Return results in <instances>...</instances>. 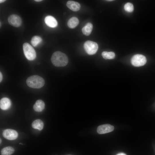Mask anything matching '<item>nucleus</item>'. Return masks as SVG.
Here are the masks:
<instances>
[{"label": "nucleus", "mask_w": 155, "mask_h": 155, "mask_svg": "<svg viewBox=\"0 0 155 155\" xmlns=\"http://www.w3.org/2000/svg\"><path fill=\"white\" fill-rule=\"evenodd\" d=\"M51 60L53 64L55 66L58 67L65 66L68 62L67 56L59 51H56L53 54Z\"/></svg>", "instance_id": "f257e3e1"}, {"label": "nucleus", "mask_w": 155, "mask_h": 155, "mask_svg": "<svg viewBox=\"0 0 155 155\" xmlns=\"http://www.w3.org/2000/svg\"><path fill=\"white\" fill-rule=\"evenodd\" d=\"M26 82L27 85L30 87L38 89L44 86L45 81L41 77L37 75H33L28 78Z\"/></svg>", "instance_id": "f03ea898"}, {"label": "nucleus", "mask_w": 155, "mask_h": 155, "mask_svg": "<svg viewBox=\"0 0 155 155\" xmlns=\"http://www.w3.org/2000/svg\"><path fill=\"white\" fill-rule=\"evenodd\" d=\"M24 55L28 60L32 61L36 57V53L34 48L29 43L26 42L23 45Z\"/></svg>", "instance_id": "7ed1b4c3"}, {"label": "nucleus", "mask_w": 155, "mask_h": 155, "mask_svg": "<svg viewBox=\"0 0 155 155\" xmlns=\"http://www.w3.org/2000/svg\"><path fill=\"white\" fill-rule=\"evenodd\" d=\"M84 48L88 55H91L96 53L98 49V45L95 42L88 40L84 43Z\"/></svg>", "instance_id": "20e7f679"}, {"label": "nucleus", "mask_w": 155, "mask_h": 155, "mask_svg": "<svg viewBox=\"0 0 155 155\" xmlns=\"http://www.w3.org/2000/svg\"><path fill=\"white\" fill-rule=\"evenodd\" d=\"M146 61L145 57L141 54L135 55L132 57L131 59L132 64L135 67L144 65L146 63Z\"/></svg>", "instance_id": "39448f33"}, {"label": "nucleus", "mask_w": 155, "mask_h": 155, "mask_svg": "<svg viewBox=\"0 0 155 155\" xmlns=\"http://www.w3.org/2000/svg\"><path fill=\"white\" fill-rule=\"evenodd\" d=\"M3 137L9 140H13L18 137V134L15 130L11 129H7L4 130L3 132Z\"/></svg>", "instance_id": "423d86ee"}, {"label": "nucleus", "mask_w": 155, "mask_h": 155, "mask_svg": "<svg viewBox=\"0 0 155 155\" xmlns=\"http://www.w3.org/2000/svg\"><path fill=\"white\" fill-rule=\"evenodd\" d=\"M8 21L11 25L15 27H19L22 24V20L20 17L16 14L10 15L8 18Z\"/></svg>", "instance_id": "0eeeda50"}, {"label": "nucleus", "mask_w": 155, "mask_h": 155, "mask_svg": "<svg viewBox=\"0 0 155 155\" xmlns=\"http://www.w3.org/2000/svg\"><path fill=\"white\" fill-rule=\"evenodd\" d=\"M114 128L113 126L109 124L102 125L98 127L97 132L100 134H104L113 131Z\"/></svg>", "instance_id": "6e6552de"}, {"label": "nucleus", "mask_w": 155, "mask_h": 155, "mask_svg": "<svg viewBox=\"0 0 155 155\" xmlns=\"http://www.w3.org/2000/svg\"><path fill=\"white\" fill-rule=\"evenodd\" d=\"M44 22L48 26L51 28L55 27L58 24L56 19L51 16H46L44 19Z\"/></svg>", "instance_id": "1a4fd4ad"}, {"label": "nucleus", "mask_w": 155, "mask_h": 155, "mask_svg": "<svg viewBox=\"0 0 155 155\" xmlns=\"http://www.w3.org/2000/svg\"><path fill=\"white\" fill-rule=\"evenodd\" d=\"M66 5L69 9L74 11H78L80 7V5L79 3L73 1H68Z\"/></svg>", "instance_id": "9d476101"}, {"label": "nucleus", "mask_w": 155, "mask_h": 155, "mask_svg": "<svg viewBox=\"0 0 155 155\" xmlns=\"http://www.w3.org/2000/svg\"><path fill=\"white\" fill-rule=\"evenodd\" d=\"M11 105L10 100L7 98H3L0 101V108L3 110H7L8 109Z\"/></svg>", "instance_id": "9b49d317"}, {"label": "nucleus", "mask_w": 155, "mask_h": 155, "mask_svg": "<svg viewBox=\"0 0 155 155\" xmlns=\"http://www.w3.org/2000/svg\"><path fill=\"white\" fill-rule=\"evenodd\" d=\"M45 107L44 102L42 100H39L36 101L33 106V108L35 111L40 112L44 109Z\"/></svg>", "instance_id": "f8f14e48"}, {"label": "nucleus", "mask_w": 155, "mask_h": 155, "mask_svg": "<svg viewBox=\"0 0 155 155\" xmlns=\"http://www.w3.org/2000/svg\"><path fill=\"white\" fill-rule=\"evenodd\" d=\"M93 28V25L91 23L86 24L82 28L83 34L86 36H88L91 33Z\"/></svg>", "instance_id": "ddd939ff"}, {"label": "nucleus", "mask_w": 155, "mask_h": 155, "mask_svg": "<svg viewBox=\"0 0 155 155\" xmlns=\"http://www.w3.org/2000/svg\"><path fill=\"white\" fill-rule=\"evenodd\" d=\"M79 23L78 19L76 17L70 18L67 22V25L70 28H73L75 27Z\"/></svg>", "instance_id": "4468645a"}, {"label": "nucleus", "mask_w": 155, "mask_h": 155, "mask_svg": "<svg viewBox=\"0 0 155 155\" xmlns=\"http://www.w3.org/2000/svg\"><path fill=\"white\" fill-rule=\"evenodd\" d=\"M32 125L33 128L41 130L43 128L44 123L40 119H37L33 122Z\"/></svg>", "instance_id": "2eb2a0df"}, {"label": "nucleus", "mask_w": 155, "mask_h": 155, "mask_svg": "<svg viewBox=\"0 0 155 155\" xmlns=\"http://www.w3.org/2000/svg\"><path fill=\"white\" fill-rule=\"evenodd\" d=\"M14 151V148L11 147H5L1 150V155H11L13 153Z\"/></svg>", "instance_id": "dca6fc26"}, {"label": "nucleus", "mask_w": 155, "mask_h": 155, "mask_svg": "<svg viewBox=\"0 0 155 155\" xmlns=\"http://www.w3.org/2000/svg\"><path fill=\"white\" fill-rule=\"evenodd\" d=\"M102 57L105 59H112L115 57V53L113 52L103 51L102 53Z\"/></svg>", "instance_id": "f3484780"}, {"label": "nucleus", "mask_w": 155, "mask_h": 155, "mask_svg": "<svg viewBox=\"0 0 155 155\" xmlns=\"http://www.w3.org/2000/svg\"><path fill=\"white\" fill-rule=\"evenodd\" d=\"M42 38L38 36H35L32 37L31 42L32 44L34 47L37 46L42 41Z\"/></svg>", "instance_id": "a211bd4d"}, {"label": "nucleus", "mask_w": 155, "mask_h": 155, "mask_svg": "<svg viewBox=\"0 0 155 155\" xmlns=\"http://www.w3.org/2000/svg\"><path fill=\"white\" fill-rule=\"evenodd\" d=\"M124 8L126 11L129 12H131L133 10V6L132 3H127L125 4Z\"/></svg>", "instance_id": "6ab92c4d"}, {"label": "nucleus", "mask_w": 155, "mask_h": 155, "mask_svg": "<svg viewBox=\"0 0 155 155\" xmlns=\"http://www.w3.org/2000/svg\"><path fill=\"white\" fill-rule=\"evenodd\" d=\"M3 76L1 72L0 73V82H1L2 80Z\"/></svg>", "instance_id": "aec40b11"}, {"label": "nucleus", "mask_w": 155, "mask_h": 155, "mask_svg": "<svg viewBox=\"0 0 155 155\" xmlns=\"http://www.w3.org/2000/svg\"><path fill=\"white\" fill-rule=\"evenodd\" d=\"M116 155H126V154L123 153H120Z\"/></svg>", "instance_id": "412c9836"}, {"label": "nucleus", "mask_w": 155, "mask_h": 155, "mask_svg": "<svg viewBox=\"0 0 155 155\" xmlns=\"http://www.w3.org/2000/svg\"><path fill=\"white\" fill-rule=\"evenodd\" d=\"M5 1V0H0V3H2L4 2Z\"/></svg>", "instance_id": "4be33fe9"}, {"label": "nucleus", "mask_w": 155, "mask_h": 155, "mask_svg": "<svg viewBox=\"0 0 155 155\" xmlns=\"http://www.w3.org/2000/svg\"><path fill=\"white\" fill-rule=\"evenodd\" d=\"M34 1H36V2H40L41 1H42V0H35Z\"/></svg>", "instance_id": "5701e85b"}, {"label": "nucleus", "mask_w": 155, "mask_h": 155, "mask_svg": "<svg viewBox=\"0 0 155 155\" xmlns=\"http://www.w3.org/2000/svg\"><path fill=\"white\" fill-rule=\"evenodd\" d=\"M0 144H1V139H0Z\"/></svg>", "instance_id": "b1692460"}, {"label": "nucleus", "mask_w": 155, "mask_h": 155, "mask_svg": "<svg viewBox=\"0 0 155 155\" xmlns=\"http://www.w3.org/2000/svg\"><path fill=\"white\" fill-rule=\"evenodd\" d=\"M113 0H107V1H113Z\"/></svg>", "instance_id": "393cba45"}]
</instances>
